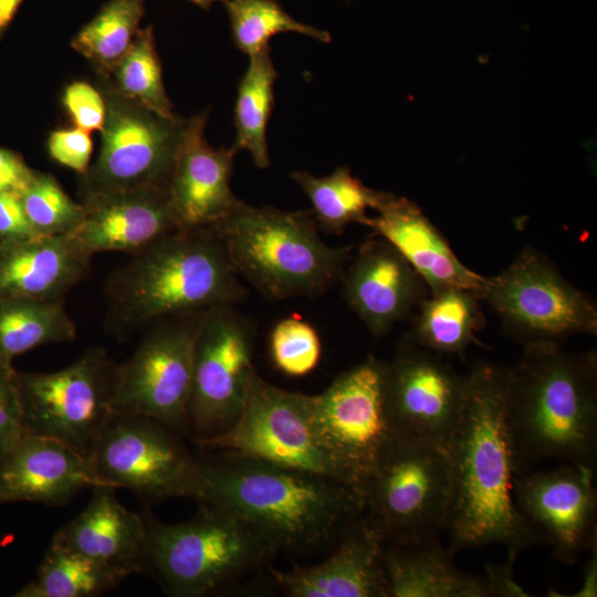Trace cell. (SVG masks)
Wrapping results in <instances>:
<instances>
[{
    "instance_id": "obj_36",
    "label": "cell",
    "mask_w": 597,
    "mask_h": 597,
    "mask_svg": "<svg viewBox=\"0 0 597 597\" xmlns=\"http://www.w3.org/2000/svg\"><path fill=\"white\" fill-rule=\"evenodd\" d=\"M271 357L279 370L300 377L311 373L321 358L318 334L308 323L287 317L280 321L270 336Z\"/></svg>"
},
{
    "instance_id": "obj_16",
    "label": "cell",
    "mask_w": 597,
    "mask_h": 597,
    "mask_svg": "<svg viewBox=\"0 0 597 597\" xmlns=\"http://www.w3.org/2000/svg\"><path fill=\"white\" fill-rule=\"evenodd\" d=\"M594 471L587 464L562 462L548 471L524 469L513 475L520 515L563 563H575L596 543Z\"/></svg>"
},
{
    "instance_id": "obj_11",
    "label": "cell",
    "mask_w": 597,
    "mask_h": 597,
    "mask_svg": "<svg viewBox=\"0 0 597 597\" xmlns=\"http://www.w3.org/2000/svg\"><path fill=\"white\" fill-rule=\"evenodd\" d=\"M106 116L96 160L81 176L83 199L146 187H166L186 118L165 117L115 92L104 81Z\"/></svg>"
},
{
    "instance_id": "obj_18",
    "label": "cell",
    "mask_w": 597,
    "mask_h": 597,
    "mask_svg": "<svg viewBox=\"0 0 597 597\" xmlns=\"http://www.w3.org/2000/svg\"><path fill=\"white\" fill-rule=\"evenodd\" d=\"M208 111L186 121L167 191L178 229L216 226L241 203L230 186L234 156L230 148H213L203 136Z\"/></svg>"
},
{
    "instance_id": "obj_27",
    "label": "cell",
    "mask_w": 597,
    "mask_h": 597,
    "mask_svg": "<svg viewBox=\"0 0 597 597\" xmlns=\"http://www.w3.org/2000/svg\"><path fill=\"white\" fill-rule=\"evenodd\" d=\"M480 298L460 289H443L420 301L410 342L439 356H463L484 325Z\"/></svg>"
},
{
    "instance_id": "obj_2",
    "label": "cell",
    "mask_w": 597,
    "mask_h": 597,
    "mask_svg": "<svg viewBox=\"0 0 597 597\" xmlns=\"http://www.w3.org/2000/svg\"><path fill=\"white\" fill-rule=\"evenodd\" d=\"M202 467L198 502L240 516L276 553L298 558L331 549L365 513L362 489L327 475L235 453Z\"/></svg>"
},
{
    "instance_id": "obj_44",
    "label": "cell",
    "mask_w": 597,
    "mask_h": 597,
    "mask_svg": "<svg viewBox=\"0 0 597 597\" xmlns=\"http://www.w3.org/2000/svg\"><path fill=\"white\" fill-rule=\"evenodd\" d=\"M596 553L590 558L584 572L583 587L576 596H596Z\"/></svg>"
},
{
    "instance_id": "obj_30",
    "label": "cell",
    "mask_w": 597,
    "mask_h": 597,
    "mask_svg": "<svg viewBox=\"0 0 597 597\" xmlns=\"http://www.w3.org/2000/svg\"><path fill=\"white\" fill-rule=\"evenodd\" d=\"M76 325L64 301L11 298L0 301V362L12 360L35 347L70 342Z\"/></svg>"
},
{
    "instance_id": "obj_35",
    "label": "cell",
    "mask_w": 597,
    "mask_h": 597,
    "mask_svg": "<svg viewBox=\"0 0 597 597\" xmlns=\"http://www.w3.org/2000/svg\"><path fill=\"white\" fill-rule=\"evenodd\" d=\"M28 220L39 237L69 234L80 226L84 207L74 201L50 174L35 171L21 193Z\"/></svg>"
},
{
    "instance_id": "obj_37",
    "label": "cell",
    "mask_w": 597,
    "mask_h": 597,
    "mask_svg": "<svg viewBox=\"0 0 597 597\" xmlns=\"http://www.w3.org/2000/svg\"><path fill=\"white\" fill-rule=\"evenodd\" d=\"M25 432L17 371L0 362V461Z\"/></svg>"
},
{
    "instance_id": "obj_24",
    "label": "cell",
    "mask_w": 597,
    "mask_h": 597,
    "mask_svg": "<svg viewBox=\"0 0 597 597\" xmlns=\"http://www.w3.org/2000/svg\"><path fill=\"white\" fill-rule=\"evenodd\" d=\"M92 258L72 233L0 242V301H64Z\"/></svg>"
},
{
    "instance_id": "obj_29",
    "label": "cell",
    "mask_w": 597,
    "mask_h": 597,
    "mask_svg": "<svg viewBox=\"0 0 597 597\" xmlns=\"http://www.w3.org/2000/svg\"><path fill=\"white\" fill-rule=\"evenodd\" d=\"M276 77L270 46L249 56L233 108L235 139L232 147L237 151L248 150L261 169L270 165L266 129L273 111Z\"/></svg>"
},
{
    "instance_id": "obj_13",
    "label": "cell",
    "mask_w": 597,
    "mask_h": 597,
    "mask_svg": "<svg viewBox=\"0 0 597 597\" xmlns=\"http://www.w3.org/2000/svg\"><path fill=\"white\" fill-rule=\"evenodd\" d=\"M202 312L167 317L144 329L133 355L117 364L114 412L146 416L179 433L188 430L195 339Z\"/></svg>"
},
{
    "instance_id": "obj_43",
    "label": "cell",
    "mask_w": 597,
    "mask_h": 597,
    "mask_svg": "<svg viewBox=\"0 0 597 597\" xmlns=\"http://www.w3.org/2000/svg\"><path fill=\"white\" fill-rule=\"evenodd\" d=\"M23 0H0V39L8 30Z\"/></svg>"
},
{
    "instance_id": "obj_3",
    "label": "cell",
    "mask_w": 597,
    "mask_h": 597,
    "mask_svg": "<svg viewBox=\"0 0 597 597\" xmlns=\"http://www.w3.org/2000/svg\"><path fill=\"white\" fill-rule=\"evenodd\" d=\"M506 425L515 472L545 460L595 468L596 353H566L555 343L524 346L509 368Z\"/></svg>"
},
{
    "instance_id": "obj_22",
    "label": "cell",
    "mask_w": 597,
    "mask_h": 597,
    "mask_svg": "<svg viewBox=\"0 0 597 597\" xmlns=\"http://www.w3.org/2000/svg\"><path fill=\"white\" fill-rule=\"evenodd\" d=\"M377 216L362 224L390 243L421 276L431 293L460 289L483 298L489 277L467 268L447 240L411 200L389 193Z\"/></svg>"
},
{
    "instance_id": "obj_40",
    "label": "cell",
    "mask_w": 597,
    "mask_h": 597,
    "mask_svg": "<svg viewBox=\"0 0 597 597\" xmlns=\"http://www.w3.org/2000/svg\"><path fill=\"white\" fill-rule=\"evenodd\" d=\"M39 237L25 214L21 195L0 192V242Z\"/></svg>"
},
{
    "instance_id": "obj_1",
    "label": "cell",
    "mask_w": 597,
    "mask_h": 597,
    "mask_svg": "<svg viewBox=\"0 0 597 597\" xmlns=\"http://www.w3.org/2000/svg\"><path fill=\"white\" fill-rule=\"evenodd\" d=\"M467 377L462 416L444 448L450 472L444 528L449 547L458 552L501 544L519 552L542 544L513 500L515 465L506 425L509 367L479 362Z\"/></svg>"
},
{
    "instance_id": "obj_45",
    "label": "cell",
    "mask_w": 597,
    "mask_h": 597,
    "mask_svg": "<svg viewBox=\"0 0 597 597\" xmlns=\"http://www.w3.org/2000/svg\"><path fill=\"white\" fill-rule=\"evenodd\" d=\"M192 2L193 4L198 6L199 8L203 9L205 11L210 10V8L213 6L214 2L222 0H188Z\"/></svg>"
},
{
    "instance_id": "obj_19",
    "label": "cell",
    "mask_w": 597,
    "mask_h": 597,
    "mask_svg": "<svg viewBox=\"0 0 597 597\" xmlns=\"http://www.w3.org/2000/svg\"><path fill=\"white\" fill-rule=\"evenodd\" d=\"M386 541L364 513L315 565L290 570L268 566L272 583L290 597H388Z\"/></svg>"
},
{
    "instance_id": "obj_21",
    "label": "cell",
    "mask_w": 597,
    "mask_h": 597,
    "mask_svg": "<svg viewBox=\"0 0 597 597\" xmlns=\"http://www.w3.org/2000/svg\"><path fill=\"white\" fill-rule=\"evenodd\" d=\"M342 279L349 306L377 336L406 317L425 298L427 286L383 238L364 243Z\"/></svg>"
},
{
    "instance_id": "obj_14",
    "label": "cell",
    "mask_w": 597,
    "mask_h": 597,
    "mask_svg": "<svg viewBox=\"0 0 597 597\" xmlns=\"http://www.w3.org/2000/svg\"><path fill=\"white\" fill-rule=\"evenodd\" d=\"M228 306L203 311L198 322L188 408L192 441L220 434L235 422L256 373L253 329Z\"/></svg>"
},
{
    "instance_id": "obj_42",
    "label": "cell",
    "mask_w": 597,
    "mask_h": 597,
    "mask_svg": "<svg viewBox=\"0 0 597 597\" xmlns=\"http://www.w3.org/2000/svg\"><path fill=\"white\" fill-rule=\"evenodd\" d=\"M516 553L514 549H509V558L505 563L488 566L484 580L490 596H527L513 578V562Z\"/></svg>"
},
{
    "instance_id": "obj_38",
    "label": "cell",
    "mask_w": 597,
    "mask_h": 597,
    "mask_svg": "<svg viewBox=\"0 0 597 597\" xmlns=\"http://www.w3.org/2000/svg\"><path fill=\"white\" fill-rule=\"evenodd\" d=\"M63 104L73 121L74 127L90 134L102 130L106 116V105L101 91H97L87 82H73L64 91Z\"/></svg>"
},
{
    "instance_id": "obj_6",
    "label": "cell",
    "mask_w": 597,
    "mask_h": 597,
    "mask_svg": "<svg viewBox=\"0 0 597 597\" xmlns=\"http://www.w3.org/2000/svg\"><path fill=\"white\" fill-rule=\"evenodd\" d=\"M143 515V573L172 597L218 595L269 566L277 554L250 523L219 507L200 504L192 519L177 524Z\"/></svg>"
},
{
    "instance_id": "obj_33",
    "label": "cell",
    "mask_w": 597,
    "mask_h": 597,
    "mask_svg": "<svg viewBox=\"0 0 597 597\" xmlns=\"http://www.w3.org/2000/svg\"><path fill=\"white\" fill-rule=\"evenodd\" d=\"M118 94L165 117H175L167 96L153 27L139 29L126 54L112 72L102 77Z\"/></svg>"
},
{
    "instance_id": "obj_31",
    "label": "cell",
    "mask_w": 597,
    "mask_h": 597,
    "mask_svg": "<svg viewBox=\"0 0 597 597\" xmlns=\"http://www.w3.org/2000/svg\"><path fill=\"white\" fill-rule=\"evenodd\" d=\"M124 579L113 569L51 541L35 577L15 597H95Z\"/></svg>"
},
{
    "instance_id": "obj_12",
    "label": "cell",
    "mask_w": 597,
    "mask_h": 597,
    "mask_svg": "<svg viewBox=\"0 0 597 597\" xmlns=\"http://www.w3.org/2000/svg\"><path fill=\"white\" fill-rule=\"evenodd\" d=\"M483 300L524 346L597 333L593 300L533 248H525L504 271L489 277Z\"/></svg>"
},
{
    "instance_id": "obj_8",
    "label": "cell",
    "mask_w": 597,
    "mask_h": 597,
    "mask_svg": "<svg viewBox=\"0 0 597 597\" xmlns=\"http://www.w3.org/2000/svg\"><path fill=\"white\" fill-rule=\"evenodd\" d=\"M387 368L388 363L369 355L323 392L305 395L315 440L359 488L398 433L387 405Z\"/></svg>"
},
{
    "instance_id": "obj_4",
    "label": "cell",
    "mask_w": 597,
    "mask_h": 597,
    "mask_svg": "<svg viewBox=\"0 0 597 597\" xmlns=\"http://www.w3.org/2000/svg\"><path fill=\"white\" fill-rule=\"evenodd\" d=\"M104 294L105 328L123 341L167 317L230 305L244 289L207 227L174 230L133 254L109 274Z\"/></svg>"
},
{
    "instance_id": "obj_28",
    "label": "cell",
    "mask_w": 597,
    "mask_h": 597,
    "mask_svg": "<svg viewBox=\"0 0 597 597\" xmlns=\"http://www.w3.org/2000/svg\"><path fill=\"white\" fill-rule=\"evenodd\" d=\"M290 177L308 197L316 222L336 234L353 222L362 223L368 217L367 209L377 211L389 195L365 186L345 166L325 177L302 170L291 172Z\"/></svg>"
},
{
    "instance_id": "obj_23",
    "label": "cell",
    "mask_w": 597,
    "mask_h": 597,
    "mask_svg": "<svg viewBox=\"0 0 597 597\" xmlns=\"http://www.w3.org/2000/svg\"><path fill=\"white\" fill-rule=\"evenodd\" d=\"M84 214L72 234L92 255H130L177 230L166 187L102 193L82 199Z\"/></svg>"
},
{
    "instance_id": "obj_26",
    "label": "cell",
    "mask_w": 597,
    "mask_h": 597,
    "mask_svg": "<svg viewBox=\"0 0 597 597\" xmlns=\"http://www.w3.org/2000/svg\"><path fill=\"white\" fill-rule=\"evenodd\" d=\"M438 536L384 547L388 597H490L484 578L461 570Z\"/></svg>"
},
{
    "instance_id": "obj_9",
    "label": "cell",
    "mask_w": 597,
    "mask_h": 597,
    "mask_svg": "<svg viewBox=\"0 0 597 597\" xmlns=\"http://www.w3.org/2000/svg\"><path fill=\"white\" fill-rule=\"evenodd\" d=\"M169 426L140 415L114 412L90 454L103 485L127 489L148 502L199 499L202 461Z\"/></svg>"
},
{
    "instance_id": "obj_39",
    "label": "cell",
    "mask_w": 597,
    "mask_h": 597,
    "mask_svg": "<svg viewBox=\"0 0 597 597\" xmlns=\"http://www.w3.org/2000/svg\"><path fill=\"white\" fill-rule=\"evenodd\" d=\"M50 156L59 164L84 176L91 166L93 143L90 133L77 127L57 129L48 142Z\"/></svg>"
},
{
    "instance_id": "obj_10",
    "label": "cell",
    "mask_w": 597,
    "mask_h": 597,
    "mask_svg": "<svg viewBox=\"0 0 597 597\" xmlns=\"http://www.w3.org/2000/svg\"><path fill=\"white\" fill-rule=\"evenodd\" d=\"M116 377L117 363L101 347L55 371H17L25 430L90 457L114 413Z\"/></svg>"
},
{
    "instance_id": "obj_7",
    "label": "cell",
    "mask_w": 597,
    "mask_h": 597,
    "mask_svg": "<svg viewBox=\"0 0 597 597\" xmlns=\"http://www.w3.org/2000/svg\"><path fill=\"white\" fill-rule=\"evenodd\" d=\"M365 513L387 543H413L444 531L450 472L443 448L398 432L360 484Z\"/></svg>"
},
{
    "instance_id": "obj_15",
    "label": "cell",
    "mask_w": 597,
    "mask_h": 597,
    "mask_svg": "<svg viewBox=\"0 0 597 597\" xmlns=\"http://www.w3.org/2000/svg\"><path fill=\"white\" fill-rule=\"evenodd\" d=\"M193 442L205 449L235 453L349 483L310 429L305 394L279 388L256 373L235 422L220 434Z\"/></svg>"
},
{
    "instance_id": "obj_17",
    "label": "cell",
    "mask_w": 597,
    "mask_h": 597,
    "mask_svg": "<svg viewBox=\"0 0 597 597\" xmlns=\"http://www.w3.org/2000/svg\"><path fill=\"white\" fill-rule=\"evenodd\" d=\"M467 375L409 339L388 363L386 396L397 432L446 448L462 416Z\"/></svg>"
},
{
    "instance_id": "obj_32",
    "label": "cell",
    "mask_w": 597,
    "mask_h": 597,
    "mask_svg": "<svg viewBox=\"0 0 597 597\" xmlns=\"http://www.w3.org/2000/svg\"><path fill=\"white\" fill-rule=\"evenodd\" d=\"M145 13V0H109L73 38L72 48L106 77L126 54Z\"/></svg>"
},
{
    "instance_id": "obj_34",
    "label": "cell",
    "mask_w": 597,
    "mask_h": 597,
    "mask_svg": "<svg viewBox=\"0 0 597 597\" xmlns=\"http://www.w3.org/2000/svg\"><path fill=\"white\" fill-rule=\"evenodd\" d=\"M235 48L251 56L270 46L276 34L294 32L316 41H331L328 32L291 17L276 0H222Z\"/></svg>"
},
{
    "instance_id": "obj_5",
    "label": "cell",
    "mask_w": 597,
    "mask_h": 597,
    "mask_svg": "<svg viewBox=\"0 0 597 597\" xmlns=\"http://www.w3.org/2000/svg\"><path fill=\"white\" fill-rule=\"evenodd\" d=\"M237 274L271 300L313 296L343 277L353 247H329L311 211L242 203L212 226Z\"/></svg>"
},
{
    "instance_id": "obj_25",
    "label": "cell",
    "mask_w": 597,
    "mask_h": 597,
    "mask_svg": "<svg viewBox=\"0 0 597 597\" xmlns=\"http://www.w3.org/2000/svg\"><path fill=\"white\" fill-rule=\"evenodd\" d=\"M115 490L107 485L93 488L86 507L52 540L126 578L143 573L146 524L144 515L118 502Z\"/></svg>"
},
{
    "instance_id": "obj_20",
    "label": "cell",
    "mask_w": 597,
    "mask_h": 597,
    "mask_svg": "<svg viewBox=\"0 0 597 597\" xmlns=\"http://www.w3.org/2000/svg\"><path fill=\"white\" fill-rule=\"evenodd\" d=\"M97 485L103 483L91 457L28 431L0 461V506L12 502L61 505Z\"/></svg>"
},
{
    "instance_id": "obj_41",
    "label": "cell",
    "mask_w": 597,
    "mask_h": 597,
    "mask_svg": "<svg viewBox=\"0 0 597 597\" xmlns=\"http://www.w3.org/2000/svg\"><path fill=\"white\" fill-rule=\"evenodd\" d=\"M35 170L23 158L4 147H0V192L21 195L30 185Z\"/></svg>"
}]
</instances>
